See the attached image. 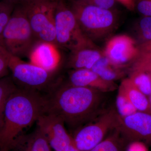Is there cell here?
<instances>
[{
  "label": "cell",
  "mask_w": 151,
  "mask_h": 151,
  "mask_svg": "<svg viewBox=\"0 0 151 151\" xmlns=\"http://www.w3.org/2000/svg\"><path fill=\"white\" fill-rule=\"evenodd\" d=\"M9 53L0 45V78L6 76L9 69Z\"/></svg>",
  "instance_id": "cb8c5ba5"
},
{
  "label": "cell",
  "mask_w": 151,
  "mask_h": 151,
  "mask_svg": "<svg viewBox=\"0 0 151 151\" xmlns=\"http://www.w3.org/2000/svg\"><path fill=\"white\" fill-rule=\"evenodd\" d=\"M81 30L93 42L101 39L112 32L116 26V17L111 9L89 4L79 0L68 3Z\"/></svg>",
  "instance_id": "277c9868"
},
{
  "label": "cell",
  "mask_w": 151,
  "mask_h": 151,
  "mask_svg": "<svg viewBox=\"0 0 151 151\" xmlns=\"http://www.w3.org/2000/svg\"><path fill=\"white\" fill-rule=\"evenodd\" d=\"M127 151H147V149L144 143L135 142L131 143Z\"/></svg>",
  "instance_id": "f1b7e54d"
},
{
  "label": "cell",
  "mask_w": 151,
  "mask_h": 151,
  "mask_svg": "<svg viewBox=\"0 0 151 151\" xmlns=\"http://www.w3.org/2000/svg\"><path fill=\"white\" fill-rule=\"evenodd\" d=\"M17 2L0 1V37L10 18Z\"/></svg>",
  "instance_id": "ffe728a7"
},
{
  "label": "cell",
  "mask_w": 151,
  "mask_h": 151,
  "mask_svg": "<svg viewBox=\"0 0 151 151\" xmlns=\"http://www.w3.org/2000/svg\"><path fill=\"white\" fill-rule=\"evenodd\" d=\"M59 50L54 45L40 42L29 57L30 63L47 71H58L61 63Z\"/></svg>",
  "instance_id": "4fadbf2b"
},
{
  "label": "cell",
  "mask_w": 151,
  "mask_h": 151,
  "mask_svg": "<svg viewBox=\"0 0 151 151\" xmlns=\"http://www.w3.org/2000/svg\"><path fill=\"white\" fill-rule=\"evenodd\" d=\"M121 68L113 64L104 55L94 64L91 70L104 80L114 81L123 75L120 69Z\"/></svg>",
  "instance_id": "e0dca14e"
},
{
  "label": "cell",
  "mask_w": 151,
  "mask_h": 151,
  "mask_svg": "<svg viewBox=\"0 0 151 151\" xmlns=\"http://www.w3.org/2000/svg\"><path fill=\"white\" fill-rule=\"evenodd\" d=\"M133 69L144 70L150 73L151 76V58L136 60Z\"/></svg>",
  "instance_id": "83f0119b"
},
{
  "label": "cell",
  "mask_w": 151,
  "mask_h": 151,
  "mask_svg": "<svg viewBox=\"0 0 151 151\" xmlns=\"http://www.w3.org/2000/svg\"><path fill=\"white\" fill-rule=\"evenodd\" d=\"M103 52L113 64L122 67L136 60L139 54V46L131 37L121 35L108 41Z\"/></svg>",
  "instance_id": "8fae6325"
},
{
  "label": "cell",
  "mask_w": 151,
  "mask_h": 151,
  "mask_svg": "<svg viewBox=\"0 0 151 151\" xmlns=\"http://www.w3.org/2000/svg\"><path fill=\"white\" fill-rule=\"evenodd\" d=\"M57 1L32 0L21 2L39 42L50 44L55 47V12Z\"/></svg>",
  "instance_id": "52a82bcc"
},
{
  "label": "cell",
  "mask_w": 151,
  "mask_h": 151,
  "mask_svg": "<svg viewBox=\"0 0 151 151\" xmlns=\"http://www.w3.org/2000/svg\"><path fill=\"white\" fill-rule=\"evenodd\" d=\"M68 151H80L76 148V147L75 145H74V142H73V140H72L71 145H70V147H69Z\"/></svg>",
  "instance_id": "4dcf8cb0"
},
{
  "label": "cell",
  "mask_w": 151,
  "mask_h": 151,
  "mask_svg": "<svg viewBox=\"0 0 151 151\" xmlns=\"http://www.w3.org/2000/svg\"><path fill=\"white\" fill-rule=\"evenodd\" d=\"M83 2L99 7L111 9L115 5L116 0H79Z\"/></svg>",
  "instance_id": "484cf974"
},
{
  "label": "cell",
  "mask_w": 151,
  "mask_h": 151,
  "mask_svg": "<svg viewBox=\"0 0 151 151\" xmlns=\"http://www.w3.org/2000/svg\"><path fill=\"white\" fill-rule=\"evenodd\" d=\"M149 102H150V110L151 112V94L150 95V100H149Z\"/></svg>",
  "instance_id": "d6a6232c"
},
{
  "label": "cell",
  "mask_w": 151,
  "mask_h": 151,
  "mask_svg": "<svg viewBox=\"0 0 151 151\" xmlns=\"http://www.w3.org/2000/svg\"><path fill=\"white\" fill-rule=\"evenodd\" d=\"M37 128L46 138L54 151H68L73 138L68 133L65 123L58 116L45 113L37 121Z\"/></svg>",
  "instance_id": "30bf717a"
},
{
  "label": "cell",
  "mask_w": 151,
  "mask_h": 151,
  "mask_svg": "<svg viewBox=\"0 0 151 151\" xmlns=\"http://www.w3.org/2000/svg\"><path fill=\"white\" fill-rule=\"evenodd\" d=\"M123 4L130 11L134 10L135 8V0H116Z\"/></svg>",
  "instance_id": "f546056e"
},
{
  "label": "cell",
  "mask_w": 151,
  "mask_h": 151,
  "mask_svg": "<svg viewBox=\"0 0 151 151\" xmlns=\"http://www.w3.org/2000/svg\"><path fill=\"white\" fill-rule=\"evenodd\" d=\"M17 87L11 76H6L0 78V129L2 126L7 102Z\"/></svg>",
  "instance_id": "ac0fdd59"
},
{
  "label": "cell",
  "mask_w": 151,
  "mask_h": 151,
  "mask_svg": "<svg viewBox=\"0 0 151 151\" xmlns=\"http://www.w3.org/2000/svg\"><path fill=\"white\" fill-rule=\"evenodd\" d=\"M0 1H4V0H0ZM6 1H12L16 2H24L27 1H32V0H6Z\"/></svg>",
  "instance_id": "1f68e13d"
},
{
  "label": "cell",
  "mask_w": 151,
  "mask_h": 151,
  "mask_svg": "<svg viewBox=\"0 0 151 151\" xmlns=\"http://www.w3.org/2000/svg\"><path fill=\"white\" fill-rule=\"evenodd\" d=\"M116 106L118 114L122 117L129 116L137 111L127 97L119 90L116 98Z\"/></svg>",
  "instance_id": "44dd1931"
},
{
  "label": "cell",
  "mask_w": 151,
  "mask_h": 151,
  "mask_svg": "<svg viewBox=\"0 0 151 151\" xmlns=\"http://www.w3.org/2000/svg\"><path fill=\"white\" fill-rule=\"evenodd\" d=\"M9 69L14 81L19 88L48 94L60 82L59 78H57L58 71H47L31 63L24 62L10 53Z\"/></svg>",
  "instance_id": "8992f818"
},
{
  "label": "cell",
  "mask_w": 151,
  "mask_h": 151,
  "mask_svg": "<svg viewBox=\"0 0 151 151\" xmlns=\"http://www.w3.org/2000/svg\"><path fill=\"white\" fill-rule=\"evenodd\" d=\"M105 93L60 82L46 95L45 113L56 115L70 128L78 129L102 113Z\"/></svg>",
  "instance_id": "6da1fadb"
},
{
  "label": "cell",
  "mask_w": 151,
  "mask_h": 151,
  "mask_svg": "<svg viewBox=\"0 0 151 151\" xmlns=\"http://www.w3.org/2000/svg\"><path fill=\"white\" fill-rule=\"evenodd\" d=\"M119 115L111 109L103 112L82 127L72 137L76 147L80 151H89L104 140L110 131L118 128Z\"/></svg>",
  "instance_id": "ba28073f"
},
{
  "label": "cell",
  "mask_w": 151,
  "mask_h": 151,
  "mask_svg": "<svg viewBox=\"0 0 151 151\" xmlns=\"http://www.w3.org/2000/svg\"><path fill=\"white\" fill-rule=\"evenodd\" d=\"M135 7L143 16L151 17V0H135Z\"/></svg>",
  "instance_id": "d4e9b609"
},
{
  "label": "cell",
  "mask_w": 151,
  "mask_h": 151,
  "mask_svg": "<svg viewBox=\"0 0 151 151\" xmlns=\"http://www.w3.org/2000/svg\"><path fill=\"white\" fill-rule=\"evenodd\" d=\"M56 47L70 52L94 46L81 30L74 14L65 0H57L55 12Z\"/></svg>",
  "instance_id": "5b68a950"
},
{
  "label": "cell",
  "mask_w": 151,
  "mask_h": 151,
  "mask_svg": "<svg viewBox=\"0 0 151 151\" xmlns=\"http://www.w3.org/2000/svg\"><path fill=\"white\" fill-rule=\"evenodd\" d=\"M139 48V54L137 59L151 58V40L141 44Z\"/></svg>",
  "instance_id": "4316f807"
},
{
  "label": "cell",
  "mask_w": 151,
  "mask_h": 151,
  "mask_svg": "<svg viewBox=\"0 0 151 151\" xmlns=\"http://www.w3.org/2000/svg\"><path fill=\"white\" fill-rule=\"evenodd\" d=\"M46 97L37 91L19 88L6 104L0 129V151H9L14 141L45 113Z\"/></svg>",
  "instance_id": "7a4b0ae2"
},
{
  "label": "cell",
  "mask_w": 151,
  "mask_h": 151,
  "mask_svg": "<svg viewBox=\"0 0 151 151\" xmlns=\"http://www.w3.org/2000/svg\"><path fill=\"white\" fill-rule=\"evenodd\" d=\"M119 135L116 129L114 135L103 140L89 151H119Z\"/></svg>",
  "instance_id": "7402d4cb"
},
{
  "label": "cell",
  "mask_w": 151,
  "mask_h": 151,
  "mask_svg": "<svg viewBox=\"0 0 151 151\" xmlns=\"http://www.w3.org/2000/svg\"><path fill=\"white\" fill-rule=\"evenodd\" d=\"M138 32L139 37L142 40L143 42L151 40V17L144 16L140 19Z\"/></svg>",
  "instance_id": "603a6c76"
},
{
  "label": "cell",
  "mask_w": 151,
  "mask_h": 151,
  "mask_svg": "<svg viewBox=\"0 0 151 151\" xmlns=\"http://www.w3.org/2000/svg\"><path fill=\"white\" fill-rule=\"evenodd\" d=\"M104 55L103 51H101L95 45L82 47L70 52L67 66L73 70L91 69L94 64Z\"/></svg>",
  "instance_id": "9a60e30c"
},
{
  "label": "cell",
  "mask_w": 151,
  "mask_h": 151,
  "mask_svg": "<svg viewBox=\"0 0 151 151\" xmlns=\"http://www.w3.org/2000/svg\"><path fill=\"white\" fill-rule=\"evenodd\" d=\"M39 42L22 4L17 2L0 37V45L12 55L22 59L29 58Z\"/></svg>",
  "instance_id": "3957f363"
},
{
  "label": "cell",
  "mask_w": 151,
  "mask_h": 151,
  "mask_svg": "<svg viewBox=\"0 0 151 151\" xmlns=\"http://www.w3.org/2000/svg\"><path fill=\"white\" fill-rule=\"evenodd\" d=\"M9 151H52V150L44 135L37 127L30 134H22L19 136Z\"/></svg>",
  "instance_id": "5bb4252c"
},
{
  "label": "cell",
  "mask_w": 151,
  "mask_h": 151,
  "mask_svg": "<svg viewBox=\"0 0 151 151\" xmlns=\"http://www.w3.org/2000/svg\"><path fill=\"white\" fill-rule=\"evenodd\" d=\"M119 90L127 97L137 111L151 114L150 102L147 96L135 86L129 78H125L122 81Z\"/></svg>",
  "instance_id": "2e32d148"
},
{
  "label": "cell",
  "mask_w": 151,
  "mask_h": 151,
  "mask_svg": "<svg viewBox=\"0 0 151 151\" xmlns=\"http://www.w3.org/2000/svg\"><path fill=\"white\" fill-rule=\"evenodd\" d=\"M122 138L131 143L139 142L151 146V114L137 112L129 116H119L117 128Z\"/></svg>",
  "instance_id": "9c48e42d"
},
{
  "label": "cell",
  "mask_w": 151,
  "mask_h": 151,
  "mask_svg": "<svg viewBox=\"0 0 151 151\" xmlns=\"http://www.w3.org/2000/svg\"><path fill=\"white\" fill-rule=\"evenodd\" d=\"M68 84L93 88L104 93L114 91L117 88L114 81L104 80L91 69L72 70L69 73Z\"/></svg>",
  "instance_id": "7c38bea8"
},
{
  "label": "cell",
  "mask_w": 151,
  "mask_h": 151,
  "mask_svg": "<svg viewBox=\"0 0 151 151\" xmlns=\"http://www.w3.org/2000/svg\"><path fill=\"white\" fill-rule=\"evenodd\" d=\"M129 78L134 84L145 94L148 96L151 94V76L144 70L133 69Z\"/></svg>",
  "instance_id": "d6986e66"
}]
</instances>
